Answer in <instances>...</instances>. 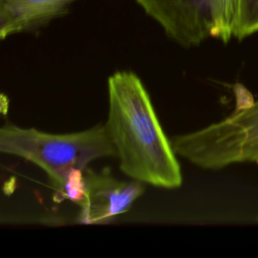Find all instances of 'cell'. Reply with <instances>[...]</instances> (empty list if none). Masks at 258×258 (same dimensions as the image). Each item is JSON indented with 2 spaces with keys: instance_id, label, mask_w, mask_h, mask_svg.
<instances>
[{
  "instance_id": "6",
  "label": "cell",
  "mask_w": 258,
  "mask_h": 258,
  "mask_svg": "<svg viewBox=\"0 0 258 258\" xmlns=\"http://www.w3.org/2000/svg\"><path fill=\"white\" fill-rule=\"evenodd\" d=\"M78 0H0V38L34 32L64 15Z\"/></svg>"
},
{
  "instance_id": "8",
  "label": "cell",
  "mask_w": 258,
  "mask_h": 258,
  "mask_svg": "<svg viewBox=\"0 0 258 258\" xmlns=\"http://www.w3.org/2000/svg\"><path fill=\"white\" fill-rule=\"evenodd\" d=\"M221 17L227 42L233 37V22L236 9V0H218Z\"/></svg>"
},
{
  "instance_id": "1",
  "label": "cell",
  "mask_w": 258,
  "mask_h": 258,
  "mask_svg": "<svg viewBox=\"0 0 258 258\" xmlns=\"http://www.w3.org/2000/svg\"><path fill=\"white\" fill-rule=\"evenodd\" d=\"M106 129L119 159V168L131 179L172 189L182 175L171 140L164 133L150 96L133 72L108 78Z\"/></svg>"
},
{
  "instance_id": "2",
  "label": "cell",
  "mask_w": 258,
  "mask_h": 258,
  "mask_svg": "<svg viewBox=\"0 0 258 258\" xmlns=\"http://www.w3.org/2000/svg\"><path fill=\"white\" fill-rule=\"evenodd\" d=\"M0 151L42 169L52 184L73 170H85L99 158L115 156L105 124L72 133H48L7 123L0 128Z\"/></svg>"
},
{
  "instance_id": "7",
  "label": "cell",
  "mask_w": 258,
  "mask_h": 258,
  "mask_svg": "<svg viewBox=\"0 0 258 258\" xmlns=\"http://www.w3.org/2000/svg\"><path fill=\"white\" fill-rule=\"evenodd\" d=\"M258 32V0H236L233 37L242 40Z\"/></svg>"
},
{
  "instance_id": "3",
  "label": "cell",
  "mask_w": 258,
  "mask_h": 258,
  "mask_svg": "<svg viewBox=\"0 0 258 258\" xmlns=\"http://www.w3.org/2000/svg\"><path fill=\"white\" fill-rule=\"evenodd\" d=\"M170 140L176 155L203 169L258 163V100L237 106L219 122Z\"/></svg>"
},
{
  "instance_id": "4",
  "label": "cell",
  "mask_w": 258,
  "mask_h": 258,
  "mask_svg": "<svg viewBox=\"0 0 258 258\" xmlns=\"http://www.w3.org/2000/svg\"><path fill=\"white\" fill-rule=\"evenodd\" d=\"M168 38L182 47L213 37L227 42L218 0H136Z\"/></svg>"
},
{
  "instance_id": "5",
  "label": "cell",
  "mask_w": 258,
  "mask_h": 258,
  "mask_svg": "<svg viewBox=\"0 0 258 258\" xmlns=\"http://www.w3.org/2000/svg\"><path fill=\"white\" fill-rule=\"evenodd\" d=\"M85 197L79 205L77 221L86 225L112 223L129 211L133 203L143 194L144 183L138 180H120L112 175L108 167L101 171L86 168Z\"/></svg>"
}]
</instances>
